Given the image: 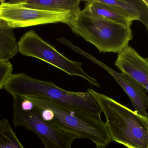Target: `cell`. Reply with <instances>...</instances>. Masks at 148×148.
Returning a JSON list of instances; mask_svg holds the SVG:
<instances>
[{"instance_id": "9c48e42d", "label": "cell", "mask_w": 148, "mask_h": 148, "mask_svg": "<svg viewBox=\"0 0 148 148\" xmlns=\"http://www.w3.org/2000/svg\"><path fill=\"white\" fill-rule=\"evenodd\" d=\"M115 65L142 85L148 84V60L142 57L131 46L118 53Z\"/></svg>"}, {"instance_id": "e0dca14e", "label": "cell", "mask_w": 148, "mask_h": 148, "mask_svg": "<svg viewBox=\"0 0 148 148\" xmlns=\"http://www.w3.org/2000/svg\"><path fill=\"white\" fill-rule=\"evenodd\" d=\"M96 148H106V147H102V146H96Z\"/></svg>"}, {"instance_id": "6da1fadb", "label": "cell", "mask_w": 148, "mask_h": 148, "mask_svg": "<svg viewBox=\"0 0 148 148\" xmlns=\"http://www.w3.org/2000/svg\"><path fill=\"white\" fill-rule=\"evenodd\" d=\"M4 88L13 96H30L47 100L77 113L101 118L102 110L88 91H66L52 82L36 79L24 73L12 74Z\"/></svg>"}, {"instance_id": "ac0fdd59", "label": "cell", "mask_w": 148, "mask_h": 148, "mask_svg": "<svg viewBox=\"0 0 148 148\" xmlns=\"http://www.w3.org/2000/svg\"><path fill=\"white\" fill-rule=\"evenodd\" d=\"M147 59H148V58H147Z\"/></svg>"}, {"instance_id": "ba28073f", "label": "cell", "mask_w": 148, "mask_h": 148, "mask_svg": "<svg viewBox=\"0 0 148 148\" xmlns=\"http://www.w3.org/2000/svg\"><path fill=\"white\" fill-rule=\"evenodd\" d=\"M70 48L84 56L108 71L127 95L135 111L142 116L148 119L147 111L148 108V92L142 84L126 74L118 73L109 67L90 54L84 52L74 44L70 46Z\"/></svg>"}, {"instance_id": "30bf717a", "label": "cell", "mask_w": 148, "mask_h": 148, "mask_svg": "<svg viewBox=\"0 0 148 148\" xmlns=\"http://www.w3.org/2000/svg\"><path fill=\"white\" fill-rule=\"evenodd\" d=\"M23 7L58 12H70L74 16L81 11L80 0H12Z\"/></svg>"}, {"instance_id": "5bb4252c", "label": "cell", "mask_w": 148, "mask_h": 148, "mask_svg": "<svg viewBox=\"0 0 148 148\" xmlns=\"http://www.w3.org/2000/svg\"><path fill=\"white\" fill-rule=\"evenodd\" d=\"M13 65L9 61H0V89L5 87L13 74Z\"/></svg>"}, {"instance_id": "8fae6325", "label": "cell", "mask_w": 148, "mask_h": 148, "mask_svg": "<svg viewBox=\"0 0 148 148\" xmlns=\"http://www.w3.org/2000/svg\"><path fill=\"white\" fill-rule=\"evenodd\" d=\"M90 14L101 18L131 27L133 21L126 17L114 6L107 4L101 0L85 1L84 8Z\"/></svg>"}, {"instance_id": "8992f818", "label": "cell", "mask_w": 148, "mask_h": 148, "mask_svg": "<svg viewBox=\"0 0 148 148\" xmlns=\"http://www.w3.org/2000/svg\"><path fill=\"white\" fill-rule=\"evenodd\" d=\"M13 121L15 127L22 126L34 132L40 138L45 148H72L74 141L78 139L75 135L44 120L34 108L29 111L23 110L15 99Z\"/></svg>"}, {"instance_id": "7a4b0ae2", "label": "cell", "mask_w": 148, "mask_h": 148, "mask_svg": "<svg viewBox=\"0 0 148 148\" xmlns=\"http://www.w3.org/2000/svg\"><path fill=\"white\" fill-rule=\"evenodd\" d=\"M106 117L112 141L127 148H148V119L103 94L88 89Z\"/></svg>"}, {"instance_id": "9a60e30c", "label": "cell", "mask_w": 148, "mask_h": 148, "mask_svg": "<svg viewBox=\"0 0 148 148\" xmlns=\"http://www.w3.org/2000/svg\"><path fill=\"white\" fill-rule=\"evenodd\" d=\"M143 1L148 9V0H143Z\"/></svg>"}, {"instance_id": "277c9868", "label": "cell", "mask_w": 148, "mask_h": 148, "mask_svg": "<svg viewBox=\"0 0 148 148\" xmlns=\"http://www.w3.org/2000/svg\"><path fill=\"white\" fill-rule=\"evenodd\" d=\"M74 33L101 53H118L133 40L131 27L101 18L83 9L68 24Z\"/></svg>"}, {"instance_id": "7c38bea8", "label": "cell", "mask_w": 148, "mask_h": 148, "mask_svg": "<svg viewBox=\"0 0 148 148\" xmlns=\"http://www.w3.org/2000/svg\"><path fill=\"white\" fill-rule=\"evenodd\" d=\"M19 52L14 29L0 21V61H9Z\"/></svg>"}, {"instance_id": "3957f363", "label": "cell", "mask_w": 148, "mask_h": 148, "mask_svg": "<svg viewBox=\"0 0 148 148\" xmlns=\"http://www.w3.org/2000/svg\"><path fill=\"white\" fill-rule=\"evenodd\" d=\"M32 101L42 118L52 125L77 136L88 139L96 146L106 147L111 140L101 118L77 113L50 101L25 96Z\"/></svg>"}, {"instance_id": "2e32d148", "label": "cell", "mask_w": 148, "mask_h": 148, "mask_svg": "<svg viewBox=\"0 0 148 148\" xmlns=\"http://www.w3.org/2000/svg\"><path fill=\"white\" fill-rule=\"evenodd\" d=\"M143 87H144V88L146 89L147 92L148 93V84H146V85H143Z\"/></svg>"}, {"instance_id": "5b68a950", "label": "cell", "mask_w": 148, "mask_h": 148, "mask_svg": "<svg viewBox=\"0 0 148 148\" xmlns=\"http://www.w3.org/2000/svg\"><path fill=\"white\" fill-rule=\"evenodd\" d=\"M19 52L27 56L41 60L71 76H77L97 87L100 83L88 75L80 62L73 61L62 54L54 47L42 39L34 30L26 32L18 42Z\"/></svg>"}, {"instance_id": "52a82bcc", "label": "cell", "mask_w": 148, "mask_h": 148, "mask_svg": "<svg viewBox=\"0 0 148 148\" xmlns=\"http://www.w3.org/2000/svg\"><path fill=\"white\" fill-rule=\"evenodd\" d=\"M74 17L70 12L30 8L12 1H1L0 3V21L13 29L59 23L68 25Z\"/></svg>"}, {"instance_id": "4fadbf2b", "label": "cell", "mask_w": 148, "mask_h": 148, "mask_svg": "<svg viewBox=\"0 0 148 148\" xmlns=\"http://www.w3.org/2000/svg\"><path fill=\"white\" fill-rule=\"evenodd\" d=\"M0 148H24L7 119L0 120Z\"/></svg>"}]
</instances>
